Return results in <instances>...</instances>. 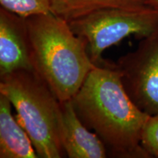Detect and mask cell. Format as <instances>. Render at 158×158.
<instances>
[{"label": "cell", "instance_id": "obj_1", "mask_svg": "<svg viewBox=\"0 0 158 158\" xmlns=\"http://www.w3.org/2000/svg\"><path fill=\"white\" fill-rule=\"evenodd\" d=\"M71 101L81 121L104 143L108 157L149 158L141 146L149 116L126 93L116 62L91 70Z\"/></svg>", "mask_w": 158, "mask_h": 158}, {"label": "cell", "instance_id": "obj_2", "mask_svg": "<svg viewBox=\"0 0 158 158\" xmlns=\"http://www.w3.org/2000/svg\"><path fill=\"white\" fill-rule=\"evenodd\" d=\"M33 69L59 102L71 100L97 67L86 42L53 13L26 18Z\"/></svg>", "mask_w": 158, "mask_h": 158}, {"label": "cell", "instance_id": "obj_3", "mask_svg": "<svg viewBox=\"0 0 158 158\" xmlns=\"http://www.w3.org/2000/svg\"><path fill=\"white\" fill-rule=\"evenodd\" d=\"M0 94L10 100L17 119L41 158L64 157L61 138V103L35 70L0 76Z\"/></svg>", "mask_w": 158, "mask_h": 158}, {"label": "cell", "instance_id": "obj_4", "mask_svg": "<svg viewBox=\"0 0 158 158\" xmlns=\"http://www.w3.org/2000/svg\"><path fill=\"white\" fill-rule=\"evenodd\" d=\"M77 36L86 42L89 56L97 67L111 62L102 58L106 49L134 35L143 39L158 29V11L147 7L138 10L106 8L68 22Z\"/></svg>", "mask_w": 158, "mask_h": 158}, {"label": "cell", "instance_id": "obj_5", "mask_svg": "<svg viewBox=\"0 0 158 158\" xmlns=\"http://www.w3.org/2000/svg\"><path fill=\"white\" fill-rule=\"evenodd\" d=\"M122 86L132 102L148 116L158 114V29L141 39L135 51L116 62Z\"/></svg>", "mask_w": 158, "mask_h": 158}, {"label": "cell", "instance_id": "obj_6", "mask_svg": "<svg viewBox=\"0 0 158 158\" xmlns=\"http://www.w3.org/2000/svg\"><path fill=\"white\" fill-rule=\"evenodd\" d=\"M20 70H34L25 18L0 7V76Z\"/></svg>", "mask_w": 158, "mask_h": 158}, {"label": "cell", "instance_id": "obj_7", "mask_svg": "<svg viewBox=\"0 0 158 158\" xmlns=\"http://www.w3.org/2000/svg\"><path fill=\"white\" fill-rule=\"evenodd\" d=\"M61 103V138L69 158H106L104 143L88 129L76 114L71 100Z\"/></svg>", "mask_w": 158, "mask_h": 158}, {"label": "cell", "instance_id": "obj_8", "mask_svg": "<svg viewBox=\"0 0 158 158\" xmlns=\"http://www.w3.org/2000/svg\"><path fill=\"white\" fill-rule=\"evenodd\" d=\"M11 106L0 94V157H39L28 133L12 114Z\"/></svg>", "mask_w": 158, "mask_h": 158}, {"label": "cell", "instance_id": "obj_9", "mask_svg": "<svg viewBox=\"0 0 158 158\" xmlns=\"http://www.w3.org/2000/svg\"><path fill=\"white\" fill-rule=\"evenodd\" d=\"M147 7L146 0H51V13L68 22L102 9L138 10Z\"/></svg>", "mask_w": 158, "mask_h": 158}, {"label": "cell", "instance_id": "obj_10", "mask_svg": "<svg viewBox=\"0 0 158 158\" xmlns=\"http://www.w3.org/2000/svg\"><path fill=\"white\" fill-rule=\"evenodd\" d=\"M0 5L7 10L25 19L51 13V0H0Z\"/></svg>", "mask_w": 158, "mask_h": 158}, {"label": "cell", "instance_id": "obj_11", "mask_svg": "<svg viewBox=\"0 0 158 158\" xmlns=\"http://www.w3.org/2000/svg\"><path fill=\"white\" fill-rule=\"evenodd\" d=\"M141 146L149 157L158 158V114L149 116L144 124Z\"/></svg>", "mask_w": 158, "mask_h": 158}, {"label": "cell", "instance_id": "obj_12", "mask_svg": "<svg viewBox=\"0 0 158 158\" xmlns=\"http://www.w3.org/2000/svg\"><path fill=\"white\" fill-rule=\"evenodd\" d=\"M146 4L149 7L158 11V0H146Z\"/></svg>", "mask_w": 158, "mask_h": 158}]
</instances>
